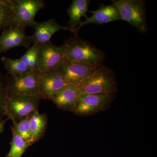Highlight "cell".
<instances>
[{
	"label": "cell",
	"mask_w": 157,
	"mask_h": 157,
	"mask_svg": "<svg viewBox=\"0 0 157 157\" xmlns=\"http://www.w3.org/2000/svg\"><path fill=\"white\" fill-rule=\"evenodd\" d=\"M66 59L91 65L103 64L105 54L90 42L74 36L60 46Z\"/></svg>",
	"instance_id": "obj_1"
},
{
	"label": "cell",
	"mask_w": 157,
	"mask_h": 157,
	"mask_svg": "<svg viewBox=\"0 0 157 157\" xmlns=\"http://www.w3.org/2000/svg\"><path fill=\"white\" fill-rule=\"evenodd\" d=\"M117 87L114 72L103 64L89 78L78 86V96L116 93Z\"/></svg>",
	"instance_id": "obj_2"
},
{
	"label": "cell",
	"mask_w": 157,
	"mask_h": 157,
	"mask_svg": "<svg viewBox=\"0 0 157 157\" xmlns=\"http://www.w3.org/2000/svg\"><path fill=\"white\" fill-rule=\"evenodd\" d=\"M121 20L128 23L141 33L148 30L147 24L145 2L143 0H113Z\"/></svg>",
	"instance_id": "obj_3"
},
{
	"label": "cell",
	"mask_w": 157,
	"mask_h": 157,
	"mask_svg": "<svg viewBox=\"0 0 157 157\" xmlns=\"http://www.w3.org/2000/svg\"><path fill=\"white\" fill-rule=\"evenodd\" d=\"M40 73L37 70L28 73L9 76L7 78V89L9 97L26 95L41 98L39 90Z\"/></svg>",
	"instance_id": "obj_4"
},
{
	"label": "cell",
	"mask_w": 157,
	"mask_h": 157,
	"mask_svg": "<svg viewBox=\"0 0 157 157\" xmlns=\"http://www.w3.org/2000/svg\"><path fill=\"white\" fill-rule=\"evenodd\" d=\"M116 93L92 94L78 96L74 113L80 116H89L109 108Z\"/></svg>",
	"instance_id": "obj_5"
},
{
	"label": "cell",
	"mask_w": 157,
	"mask_h": 157,
	"mask_svg": "<svg viewBox=\"0 0 157 157\" xmlns=\"http://www.w3.org/2000/svg\"><path fill=\"white\" fill-rule=\"evenodd\" d=\"M46 4L42 0H12L13 21L11 25L33 27L38 12Z\"/></svg>",
	"instance_id": "obj_6"
},
{
	"label": "cell",
	"mask_w": 157,
	"mask_h": 157,
	"mask_svg": "<svg viewBox=\"0 0 157 157\" xmlns=\"http://www.w3.org/2000/svg\"><path fill=\"white\" fill-rule=\"evenodd\" d=\"M41 98L34 96L18 95L9 97L6 105V116L17 121L31 113L38 112Z\"/></svg>",
	"instance_id": "obj_7"
},
{
	"label": "cell",
	"mask_w": 157,
	"mask_h": 157,
	"mask_svg": "<svg viewBox=\"0 0 157 157\" xmlns=\"http://www.w3.org/2000/svg\"><path fill=\"white\" fill-rule=\"evenodd\" d=\"M66 60L60 46L54 45L50 41L40 46L38 54L37 70L42 73L60 68Z\"/></svg>",
	"instance_id": "obj_8"
},
{
	"label": "cell",
	"mask_w": 157,
	"mask_h": 157,
	"mask_svg": "<svg viewBox=\"0 0 157 157\" xmlns=\"http://www.w3.org/2000/svg\"><path fill=\"white\" fill-rule=\"evenodd\" d=\"M68 83L60 68L40 73L39 90L41 98L51 100L54 95Z\"/></svg>",
	"instance_id": "obj_9"
},
{
	"label": "cell",
	"mask_w": 157,
	"mask_h": 157,
	"mask_svg": "<svg viewBox=\"0 0 157 157\" xmlns=\"http://www.w3.org/2000/svg\"><path fill=\"white\" fill-rule=\"evenodd\" d=\"M26 27L11 25L3 30L0 35V54L17 47L29 48L32 43L30 36L25 33Z\"/></svg>",
	"instance_id": "obj_10"
},
{
	"label": "cell",
	"mask_w": 157,
	"mask_h": 157,
	"mask_svg": "<svg viewBox=\"0 0 157 157\" xmlns=\"http://www.w3.org/2000/svg\"><path fill=\"white\" fill-rule=\"evenodd\" d=\"M101 64L91 65L66 60L61 67L68 83L79 86L94 73Z\"/></svg>",
	"instance_id": "obj_11"
},
{
	"label": "cell",
	"mask_w": 157,
	"mask_h": 157,
	"mask_svg": "<svg viewBox=\"0 0 157 157\" xmlns=\"http://www.w3.org/2000/svg\"><path fill=\"white\" fill-rule=\"evenodd\" d=\"M92 15L90 17H86L84 21H81L74 33V36H78L80 29L87 24H104L120 20L121 18L117 9L113 4L101 5L95 11H90Z\"/></svg>",
	"instance_id": "obj_12"
},
{
	"label": "cell",
	"mask_w": 157,
	"mask_h": 157,
	"mask_svg": "<svg viewBox=\"0 0 157 157\" xmlns=\"http://www.w3.org/2000/svg\"><path fill=\"white\" fill-rule=\"evenodd\" d=\"M33 28L34 34L30 36L32 43L40 45L50 42L52 37L58 31L69 30V27L60 25L55 19H50L43 22H36Z\"/></svg>",
	"instance_id": "obj_13"
},
{
	"label": "cell",
	"mask_w": 157,
	"mask_h": 157,
	"mask_svg": "<svg viewBox=\"0 0 157 157\" xmlns=\"http://www.w3.org/2000/svg\"><path fill=\"white\" fill-rule=\"evenodd\" d=\"M78 97V86L68 83L54 95L51 101L59 109L74 113Z\"/></svg>",
	"instance_id": "obj_14"
},
{
	"label": "cell",
	"mask_w": 157,
	"mask_h": 157,
	"mask_svg": "<svg viewBox=\"0 0 157 157\" xmlns=\"http://www.w3.org/2000/svg\"><path fill=\"white\" fill-rule=\"evenodd\" d=\"M91 1L90 0H73L71 6L67 10L70 17L68 24L69 30L73 34L81 22L82 17L87 16L86 13Z\"/></svg>",
	"instance_id": "obj_15"
},
{
	"label": "cell",
	"mask_w": 157,
	"mask_h": 157,
	"mask_svg": "<svg viewBox=\"0 0 157 157\" xmlns=\"http://www.w3.org/2000/svg\"><path fill=\"white\" fill-rule=\"evenodd\" d=\"M32 143L39 141L45 134L47 125V117L44 113L34 112L28 116Z\"/></svg>",
	"instance_id": "obj_16"
},
{
	"label": "cell",
	"mask_w": 157,
	"mask_h": 157,
	"mask_svg": "<svg viewBox=\"0 0 157 157\" xmlns=\"http://www.w3.org/2000/svg\"><path fill=\"white\" fill-rule=\"evenodd\" d=\"M9 76H16L28 73L31 71L20 59H12L2 56L1 58Z\"/></svg>",
	"instance_id": "obj_17"
},
{
	"label": "cell",
	"mask_w": 157,
	"mask_h": 157,
	"mask_svg": "<svg viewBox=\"0 0 157 157\" xmlns=\"http://www.w3.org/2000/svg\"><path fill=\"white\" fill-rule=\"evenodd\" d=\"M11 131L12 138L11 148L8 155L11 157H21L31 145L13 129H11Z\"/></svg>",
	"instance_id": "obj_18"
},
{
	"label": "cell",
	"mask_w": 157,
	"mask_h": 157,
	"mask_svg": "<svg viewBox=\"0 0 157 157\" xmlns=\"http://www.w3.org/2000/svg\"><path fill=\"white\" fill-rule=\"evenodd\" d=\"M12 0H0V32L12 25Z\"/></svg>",
	"instance_id": "obj_19"
},
{
	"label": "cell",
	"mask_w": 157,
	"mask_h": 157,
	"mask_svg": "<svg viewBox=\"0 0 157 157\" xmlns=\"http://www.w3.org/2000/svg\"><path fill=\"white\" fill-rule=\"evenodd\" d=\"M40 46L41 45L36 43L33 44L25 54L20 58L31 70H37L38 54Z\"/></svg>",
	"instance_id": "obj_20"
},
{
	"label": "cell",
	"mask_w": 157,
	"mask_h": 157,
	"mask_svg": "<svg viewBox=\"0 0 157 157\" xmlns=\"http://www.w3.org/2000/svg\"><path fill=\"white\" fill-rule=\"evenodd\" d=\"M13 126L11 129L16 132L17 135L21 136L31 145L33 144L32 143L30 130L28 116L23 118L20 120L19 121H12Z\"/></svg>",
	"instance_id": "obj_21"
},
{
	"label": "cell",
	"mask_w": 157,
	"mask_h": 157,
	"mask_svg": "<svg viewBox=\"0 0 157 157\" xmlns=\"http://www.w3.org/2000/svg\"><path fill=\"white\" fill-rule=\"evenodd\" d=\"M7 78L0 72V120L6 115V105L9 98Z\"/></svg>",
	"instance_id": "obj_22"
},
{
	"label": "cell",
	"mask_w": 157,
	"mask_h": 157,
	"mask_svg": "<svg viewBox=\"0 0 157 157\" xmlns=\"http://www.w3.org/2000/svg\"><path fill=\"white\" fill-rule=\"evenodd\" d=\"M7 120V119L0 120V134L4 131L5 124Z\"/></svg>",
	"instance_id": "obj_23"
},
{
	"label": "cell",
	"mask_w": 157,
	"mask_h": 157,
	"mask_svg": "<svg viewBox=\"0 0 157 157\" xmlns=\"http://www.w3.org/2000/svg\"><path fill=\"white\" fill-rule=\"evenodd\" d=\"M6 157H11L9 155H7L6 156Z\"/></svg>",
	"instance_id": "obj_24"
}]
</instances>
